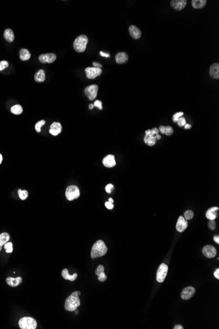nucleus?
Returning a JSON list of instances; mask_svg holds the SVG:
<instances>
[{
	"mask_svg": "<svg viewBox=\"0 0 219 329\" xmlns=\"http://www.w3.org/2000/svg\"><path fill=\"white\" fill-rule=\"evenodd\" d=\"M80 294H81L79 292L75 291L71 294L66 298L64 304V308L66 311H74L75 309H77V308L80 306V300L79 298V296Z\"/></svg>",
	"mask_w": 219,
	"mask_h": 329,
	"instance_id": "1",
	"label": "nucleus"
},
{
	"mask_svg": "<svg viewBox=\"0 0 219 329\" xmlns=\"http://www.w3.org/2000/svg\"><path fill=\"white\" fill-rule=\"evenodd\" d=\"M108 252V249L105 243L102 240L97 241L92 247L91 252V258L94 259L97 257H102L105 255Z\"/></svg>",
	"mask_w": 219,
	"mask_h": 329,
	"instance_id": "2",
	"label": "nucleus"
},
{
	"mask_svg": "<svg viewBox=\"0 0 219 329\" xmlns=\"http://www.w3.org/2000/svg\"><path fill=\"white\" fill-rule=\"evenodd\" d=\"M88 43V37L85 35H81L75 38L74 42V49L79 52L82 53L86 49L87 45Z\"/></svg>",
	"mask_w": 219,
	"mask_h": 329,
	"instance_id": "3",
	"label": "nucleus"
},
{
	"mask_svg": "<svg viewBox=\"0 0 219 329\" xmlns=\"http://www.w3.org/2000/svg\"><path fill=\"white\" fill-rule=\"evenodd\" d=\"M18 325L21 329H36L37 324L35 319L30 317H25L19 320Z\"/></svg>",
	"mask_w": 219,
	"mask_h": 329,
	"instance_id": "4",
	"label": "nucleus"
},
{
	"mask_svg": "<svg viewBox=\"0 0 219 329\" xmlns=\"http://www.w3.org/2000/svg\"><path fill=\"white\" fill-rule=\"evenodd\" d=\"M66 197L70 201L77 199L80 196V191L79 188L75 185L68 186L66 190Z\"/></svg>",
	"mask_w": 219,
	"mask_h": 329,
	"instance_id": "5",
	"label": "nucleus"
},
{
	"mask_svg": "<svg viewBox=\"0 0 219 329\" xmlns=\"http://www.w3.org/2000/svg\"><path fill=\"white\" fill-rule=\"evenodd\" d=\"M168 272V266L165 264H161L157 271L156 280L158 283H163Z\"/></svg>",
	"mask_w": 219,
	"mask_h": 329,
	"instance_id": "6",
	"label": "nucleus"
},
{
	"mask_svg": "<svg viewBox=\"0 0 219 329\" xmlns=\"http://www.w3.org/2000/svg\"><path fill=\"white\" fill-rule=\"evenodd\" d=\"M98 90V86L97 85H91L85 89V93L89 100L93 101L97 97Z\"/></svg>",
	"mask_w": 219,
	"mask_h": 329,
	"instance_id": "7",
	"label": "nucleus"
},
{
	"mask_svg": "<svg viewBox=\"0 0 219 329\" xmlns=\"http://www.w3.org/2000/svg\"><path fill=\"white\" fill-rule=\"evenodd\" d=\"M85 71L87 78L89 79H94L102 74L101 69L96 67H87L85 69Z\"/></svg>",
	"mask_w": 219,
	"mask_h": 329,
	"instance_id": "8",
	"label": "nucleus"
},
{
	"mask_svg": "<svg viewBox=\"0 0 219 329\" xmlns=\"http://www.w3.org/2000/svg\"><path fill=\"white\" fill-rule=\"evenodd\" d=\"M38 59L41 63H52L56 61V56L53 53H45L40 55Z\"/></svg>",
	"mask_w": 219,
	"mask_h": 329,
	"instance_id": "9",
	"label": "nucleus"
},
{
	"mask_svg": "<svg viewBox=\"0 0 219 329\" xmlns=\"http://www.w3.org/2000/svg\"><path fill=\"white\" fill-rule=\"evenodd\" d=\"M203 254L208 258H213L217 255V250L212 245H207L202 250Z\"/></svg>",
	"mask_w": 219,
	"mask_h": 329,
	"instance_id": "10",
	"label": "nucleus"
},
{
	"mask_svg": "<svg viewBox=\"0 0 219 329\" xmlns=\"http://www.w3.org/2000/svg\"><path fill=\"white\" fill-rule=\"evenodd\" d=\"M196 292V289L192 287H188L183 289L181 293V298L184 300H187L191 298Z\"/></svg>",
	"mask_w": 219,
	"mask_h": 329,
	"instance_id": "11",
	"label": "nucleus"
},
{
	"mask_svg": "<svg viewBox=\"0 0 219 329\" xmlns=\"http://www.w3.org/2000/svg\"><path fill=\"white\" fill-rule=\"evenodd\" d=\"M102 163L104 166L107 167V168H113L116 164L115 157L112 155H108L106 157H104L102 160Z\"/></svg>",
	"mask_w": 219,
	"mask_h": 329,
	"instance_id": "12",
	"label": "nucleus"
},
{
	"mask_svg": "<svg viewBox=\"0 0 219 329\" xmlns=\"http://www.w3.org/2000/svg\"><path fill=\"white\" fill-rule=\"evenodd\" d=\"M186 0H173L171 2V6L174 9L180 11L186 6Z\"/></svg>",
	"mask_w": 219,
	"mask_h": 329,
	"instance_id": "13",
	"label": "nucleus"
},
{
	"mask_svg": "<svg viewBox=\"0 0 219 329\" xmlns=\"http://www.w3.org/2000/svg\"><path fill=\"white\" fill-rule=\"evenodd\" d=\"M187 227H188L187 221L186 220L184 217L180 216L178 219L177 225H176L177 230L180 233H182L186 230V229L187 228Z\"/></svg>",
	"mask_w": 219,
	"mask_h": 329,
	"instance_id": "14",
	"label": "nucleus"
},
{
	"mask_svg": "<svg viewBox=\"0 0 219 329\" xmlns=\"http://www.w3.org/2000/svg\"><path fill=\"white\" fill-rule=\"evenodd\" d=\"M62 125L59 122H53L50 126L49 133L54 136L58 135L62 131Z\"/></svg>",
	"mask_w": 219,
	"mask_h": 329,
	"instance_id": "15",
	"label": "nucleus"
},
{
	"mask_svg": "<svg viewBox=\"0 0 219 329\" xmlns=\"http://www.w3.org/2000/svg\"><path fill=\"white\" fill-rule=\"evenodd\" d=\"M144 141L145 143L149 146H153L156 144V135L152 134L150 130L146 131V135L144 137Z\"/></svg>",
	"mask_w": 219,
	"mask_h": 329,
	"instance_id": "16",
	"label": "nucleus"
},
{
	"mask_svg": "<svg viewBox=\"0 0 219 329\" xmlns=\"http://www.w3.org/2000/svg\"><path fill=\"white\" fill-rule=\"evenodd\" d=\"M129 31L131 36L135 40L139 39L142 35L141 31L135 25L130 26L129 28Z\"/></svg>",
	"mask_w": 219,
	"mask_h": 329,
	"instance_id": "17",
	"label": "nucleus"
},
{
	"mask_svg": "<svg viewBox=\"0 0 219 329\" xmlns=\"http://www.w3.org/2000/svg\"><path fill=\"white\" fill-rule=\"evenodd\" d=\"M209 74L211 77L214 79L219 78V64L214 63L213 64L210 69H209Z\"/></svg>",
	"mask_w": 219,
	"mask_h": 329,
	"instance_id": "18",
	"label": "nucleus"
},
{
	"mask_svg": "<svg viewBox=\"0 0 219 329\" xmlns=\"http://www.w3.org/2000/svg\"><path fill=\"white\" fill-rule=\"evenodd\" d=\"M116 62L117 64H124L128 61V55L125 52H120L117 53L115 57Z\"/></svg>",
	"mask_w": 219,
	"mask_h": 329,
	"instance_id": "19",
	"label": "nucleus"
},
{
	"mask_svg": "<svg viewBox=\"0 0 219 329\" xmlns=\"http://www.w3.org/2000/svg\"><path fill=\"white\" fill-rule=\"evenodd\" d=\"M22 281V279L21 277V276H18L17 278H13V277H11V276H9V277H7L6 279L7 283L8 284V285H9L11 287H18L19 284H21Z\"/></svg>",
	"mask_w": 219,
	"mask_h": 329,
	"instance_id": "20",
	"label": "nucleus"
},
{
	"mask_svg": "<svg viewBox=\"0 0 219 329\" xmlns=\"http://www.w3.org/2000/svg\"><path fill=\"white\" fill-rule=\"evenodd\" d=\"M218 210V207H213L209 209L206 212V217L209 220H214L217 216V212Z\"/></svg>",
	"mask_w": 219,
	"mask_h": 329,
	"instance_id": "21",
	"label": "nucleus"
},
{
	"mask_svg": "<svg viewBox=\"0 0 219 329\" xmlns=\"http://www.w3.org/2000/svg\"><path fill=\"white\" fill-rule=\"evenodd\" d=\"M34 79L37 82H44L45 80V72L44 70H39L35 74Z\"/></svg>",
	"mask_w": 219,
	"mask_h": 329,
	"instance_id": "22",
	"label": "nucleus"
},
{
	"mask_svg": "<svg viewBox=\"0 0 219 329\" xmlns=\"http://www.w3.org/2000/svg\"><path fill=\"white\" fill-rule=\"evenodd\" d=\"M62 276H63V277L66 280H68L70 281H74L76 279V278L78 277V274L74 273L72 275H70L68 273V270L67 269H64L63 271H62Z\"/></svg>",
	"mask_w": 219,
	"mask_h": 329,
	"instance_id": "23",
	"label": "nucleus"
},
{
	"mask_svg": "<svg viewBox=\"0 0 219 329\" xmlns=\"http://www.w3.org/2000/svg\"><path fill=\"white\" fill-rule=\"evenodd\" d=\"M3 36L5 39L8 42H12L15 40V35H14L13 31L11 29H9V28H7V29L5 30Z\"/></svg>",
	"mask_w": 219,
	"mask_h": 329,
	"instance_id": "24",
	"label": "nucleus"
},
{
	"mask_svg": "<svg viewBox=\"0 0 219 329\" xmlns=\"http://www.w3.org/2000/svg\"><path fill=\"white\" fill-rule=\"evenodd\" d=\"M207 3L206 0H193L192 1V7L194 9H202Z\"/></svg>",
	"mask_w": 219,
	"mask_h": 329,
	"instance_id": "25",
	"label": "nucleus"
},
{
	"mask_svg": "<svg viewBox=\"0 0 219 329\" xmlns=\"http://www.w3.org/2000/svg\"><path fill=\"white\" fill-rule=\"evenodd\" d=\"M159 131H160L161 133H163V134H165L168 136L171 135L173 133V129L171 126H161L159 127Z\"/></svg>",
	"mask_w": 219,
	"mask_h": 329,
	"instance_id": "26",
	"label": "nucleus"
},
{
	"mask_svg": "<svg viewBox=\"0 0 219 329\" xmlns=\"http://www.w3.org/2000/svg\"><path fill=\"white\" fill-rule=\"evenodd\" d=\"M31 57V54L27 49H21L20 51V59L22 61H27L30 59Z\"/></svg>",
	"mask_w": 219,
	"mask_h": 329,
	"instance_id": "27",
	"label": "nucleus"
},
{
	"mask_svg": "<svg viewBox=\"0 0 219 329\" xmlns=\"http://www.w3.org/2000/svg\"><path fill=\"white\" fill-rule=\"evenodd\" d=\"M10 239V235L7 233H2L0 234V245L3 246Z\"/></svg>",
	"mask_w": 219,
	"mask_h": 329,
	"instance_id": "28",
	"label": "nucleus"
},
{
	"mask_svg": "<svg viewBox=\"0 0 219 329\" xmlns=\"http://www.w3.org/2000/svg\"><path fill=\"white\" fill-rule=\"evenodd\" d=\"M22 107L20 104H16V105H14L11 108V112L14 114H16V115L22 114Z\"/></svg>",
	"mask_w": 219,
	"mask_h": 329,
	"instance_id": "29",
	"label": "nucleus"
},
{
	"mask_svg": "<svg viewBox=\"0 0 219 329\" xmlns=\"http://www.w3.org/2000/svg\"><path fill=\"white\" fill-rule=\"evenodd\" d=\"M18 194L19 198H20L22 201H25L28 197V193L26 190H21L18 189Z\"/></svg>",
	"mask_w": 219,
	"mask_h": 329,
	"instance_id": "30",
	"label": "nucleus"
},
{
	"mask_svg": "<svg viewBox=\"0 0 219 329\" xmlns=\"http://www.w3.org/2000/svg\"><path fill=\"white\" fill-rule=\"evenodd\" d=\"M4 249L5 250H6V252H7V253H11L13 250V243L7 242L4 245Z\"/></svg>",
	"mask_w": 219,
	"mask_h": 329,
	"instance_id": "31",
	"label": "nucleus"
},
{
	"mask_svg": "<svg viewBox=\"0 0 219 329\" xmlns=\"http://www.w3.org/2000/svg\"><path fill=\"white\" fill-rule=\"evenodd\" d=\"M45 121L44 120H40V121H39V122H37L36 123V125H35V130H36V131L37 132H38V133H40V132L41 131V127H42L43 126H44V125L45 124Z\"/></svg>",
	"mask_w": 219,
	"mask_h": 329,
	"instance_id": "32",
	"label": "nucleus"
},
{
	"mask_svg": "<svg viewBox=\"0 0 219 329\" xmlns=\"http://www.w3.org/2000/svg\"><path fill=\"white\" fill-rule=\"evenodd\" d=\"M194 217V212L192 210H187L184 213V218L185 219H191Z\"/></svg>",
	"mask_w": 219,
	"mask_h": 329,
	"instance_id": "33",
	"label": "nucleus"
},
{
	"mask_svg": "<svg viewBox=\"0 0 219 329\" xmlns=\"http://www.w3.org/2000/svg\"><path fill=\"white\" fill-rule=\"evenodd\" d=\"M184 114V113L182 112H177L175 113L174 115L173 116V120L174 122H177V121L179 120V119L180 118V117H181L182 115Z\"/></svg>",
	"mask_w": 219,
	"mask_h": 329,
	"instance_id": "34",
	"label": "nucleus"
},
{
	"mask_svg": "<svg viewBox=\"0 0 219 329\" xmlns=\"http://www.w3.org/2000/svg\"><path fill=\"white\" fill-rule=\"evenodd\" d=\"M9 66V63L8 62L6 61H2L0 62V71H2L3 70H4L5 69H6Z\"/></svg>",
	"mask_w": 219,
	"mask_h": 329,
	"instance_id": "35",
	"label": "nucleus"
},
{
	"mask_svg": "<svg viewBox=\"0 0 219 329\" xmlns=\"http://www.w3.org/2000/svg\"><path fill=\"white\" fill-rule=\"evenodd\" d=\"M98 280L101 281V282H104V281H105L107 279V276L104 273V272H102L98 275Z\"/></svg>",
	"mask_w": 219,
	"mask_h": 329,
	"instance_id": "36",
	"label": "nucleus"
},
{
	"mask_svg": "<svg viewBox=\"0 0 219 329\" xmlns=\"http://www.w3.org/2000/svg\"><path fill=\"white\" fill-rule=\"evenodd\" d=\"M102 272H104V267L102 265H100L98 266V268H97L96 271H95V274H96L97 276L101 273Z\"/></svg>",
	"mask_w": 219,
	"mask_h": 329,
	"instance_id": "37",
	"label": "nucleus"
},
{
	"mask_svg": "<svg viewBox=\"0 0 219 329\" xmlns=\"http://www.w3.org/2000/svg\"><path fill=\"white\" fill-rule=\"evenodd\" d=\"M177 123H178V125L180 127H182L184 126H185L186 124V120L185 118L184 117H180V118L179 119V120L177 121Z\"/></svg>",
	"mask_w": 219,
	"mask_h": 329,
	"instance_id": "38",
	"label": "nucleus"
},
{
	"mask_svg": "<svg viewBox=\"0 0 219 329\" xmlns=\"http://www.w3.org/2000/svg\"><path fill=\"white\" fill-rule=\"evenodd\" d=\"M102 101H98V100H97V101H94V104H93V105H94V107H98V109L102 110Z\"/></svg>",
	"mask_w": 219,
	"mask_h": 329,
	"instance_id": "39",
	"label": "nucleus"
},
{
	"mask_svg": "<svg viewBox=\"0 0 219 329\" xmlns=\"http://www.w3.org/2000/svg\"><path fill=\"white\" fill-rule=\"evenodd\" d=\"M106 191L108 193H111L112 190L113 189V185L112 184H108L106 186Z\"/></svg>",
	"mask_w": 219,
	"mask_h": 329,
	"instance_id": "40",
	"label": "nucleus"
},
{
	"mask_svg": "<svg viewBox=\"0 0 219 329\" xmlns=\"http://www.w3.org/2000/svg\"><path fill=\"white\" fill-rule=\"evenodd\" d=\"M215 221L214 220H210V221L209 223V227L210 228L211 230H214L215 229Z\"/></svg>",
	"mask_w": 219,
	"mask_h": 329,
	"instance_id": "41",
	"label": "nucleus"
},
{
	"mask_svg": "<svg viewBox=\"0 0 219 329\" xmlns=\"http://www.w3.org/2000/svg\"><path fill=\"white\" fill-rule=\"evenodd\" d=\"M105 206L108 210H112L113 208V203L109 202V201L108 202H105Z\"/></svg>",
	"mask_w": 219,
	"mask_h": 329,
	"instance_id": "42",
	"label": "nucleus"
},
{
	"mask_svg": "<svg viewBox=\"0 0 219 329\" xmlns=\"http://www.w3.org/2000/svg\"><path fill=\"white\" fill-rule=\"evenodd\" d=\"M150 131H151L152 134H153L154 135H156L159 134V131L158 129L156 128V127H154V128L152 129V130H150Z\"/></svg>",
	"mask_w": 219,
	"mask_h": 329,
	"instance_id": "43",
	"label": "nucleus"
},
{
	"mask_svg": "<svg viewBox=\"0 0 219 329\" xmlns=\"http://www.w3.org/2000/svg\"><path fill=\"white\" fill-rule=\"evenodd\" d=\"M93 65L94 66V67H96V68H98V69H101L102 67V65L99 64L98 63H96V62H93Z\"/></svg>",
	"mask_w": 219,
	"mask_h": 329,
	"instance_id": "44",
	"label": "nucleus"
},
{
	"mask_svg": "<svg viewBox=\"0 0 219 329\" xmlns=\"http://www.w3.org/2000/svg\"><path fill=\"white\" fill-rule=\"evenodd\" d=\"M214 276H215V277H216L217 279H219V269H217L215 271V273H214Z\"/></svg>",
	"mask_w": 219,
	"mask_h": 329,
	"instance_id": "45",
	"label": "nucleus"
},
{
	"mask_svg": "<svg viewBox=\"0 0 219 329\" xmlns=\"http://www.w3.org/2000/svg\"><path fill=\"white\" fill-rule=\"evenodd\" d=\"M173 328L174 329H183L184 327L182 325H175L174 327Z\"/></svg>",
	"mask_w": 219,
	"mask_h": 329,
	"instance_id": "46",
	"label": "nucleus"
},
{
	"mask_svg": "<svg viewBox=\"0 0 219 329\" xmlns=\"http://www.w3.org/2000/svg\"><path fill=\"white\" fill-rule=\"evenodd\" d=\"M214 241H215L217 243V244H218V243H219V236L217 235V236L214 237Z\"/></svg>",
	"mask_w": 219,
	"mask_h": 329,
	"instance_id": "47",
	"label": "nucleus"
},
{
	"mask_svg": "<svg viewBox=\"0 0 219 329\" xmlns=\"http://www.w3.org/2000/svg\"><path fill=\"white\" fill-rule=\"evenodd\" d=\"M100 54H101L102 57H110V55L108 54H106V53H104L103 52H100Z\"/></svg>",
	"mask_w": 219,
	"mask_h": 329,
	"instance_id": "48",
	"label": "nucleus"
},
{
	"mask_svg": "<svg viewBox=\"0 0 219 329\" xmlns=\"http://www.w3.org/2000/svg\"><path fill=\"white\" fill-rule=\"evenodd\" d=\"M191 127H192L191 125H190V124H186V123L185 126H184L185 129H186V130H188V129H190V128H191Z\"/></svg>",
	"mask_w": 219,
	"mask_h": 329,
	"instance_id": "49",
	"label": "nucleus"
},
{
	"mask_svg": "<svg viewBox=\"0 0 219 329\" xmlns=\"http://www.w3.org/2000/svg\"><path fill=\"white\" fill-rule=\"evenodd\" d=\"M2 161H3V156L1 153H0V164L2 163Z\"/></svg>",
	"mask_w": 219,
	"mask_h": 329,
	"instance_id": "50",
	"label": "nucleus"
},
{
	"mask_svg": "<svg viewBox=\"0 0 219 329\" xmlns=\"http://www.w3.org/2000/svg\"><path fill=\"white\" fill-rule=\"evenodd\" d=\"M156 139H158V140L160 139H161V135H159V134L156 135Z\"/></svg>",
	"mask_w": 219,
	"mask_h": 329,
	"instance_id": "51",
	"label": "nucleus"
},
{
	"mask_svg": "<svg viewBox=\"0 0 219 329\" xmlns=\"http://www.w3.org/2000/svg\"><path fill=\"white\" fill-rule=\"evenodd\" d=\"M93 107H94V105H93V104H89V109H91V110H92V109L93 108Z\"/></svg>",
	"mask_w": 219,
	"mask_h": 329,
	"instance_id": "52",
	"label": "nucleus"
},
{
	"mask_svg": "<svg viewBox=\"0 0 219 329\" xmlns=\"http://www.w3.org/2000/svg\"><path fill=\"white\" fill-rule=\"evenodd\" d=\"M108 201H109V202H112V203H113V200L112 198H110L108 199Z\"/></svg>",
	"mask_w": 219,
	"mask_h": 329,
	"instance_id": "53",
	"label": "nucleus"
},
{
	"mask_svg": "<svg viewBox=\"0 0 219 329\" xmlns=\"http://www.w3.org/2000/svg\"><path fill=\"white\" fill-rule=\"evenodd\" d=\"M74 311H75V313L76 315H78V310H76V309H75V310Z\"/></svg>",
	"mask_w": 219,
	"mask_h": 329,
	"instance_id": "54",
	"label": "nucleus"
},
{
	"mask_svg": "<svg viewBox=\"0 0 219 329\" xmlns=\"http://www.w3.org/2000/svg\"><path fill=\"white\" fill-rule=\"evenodd\" d=\"M2 246H1V245H0V251H1V250H2Z\"/></svg>",
	"mask_w": 219,
	"mask_h": 329,
	"instance_id": "55",
	"label": "nucleus"
}]
</instances>
